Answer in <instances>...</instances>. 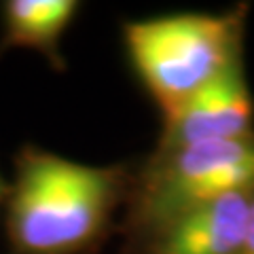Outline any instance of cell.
Returning a JSON list of instances; mask_svg holds the SVG:
<instances>
[{
	"mask_svg": "<svg viewBox=\"0 0 254 254\" xmlns=\"http://www.w3.org/2000/svg\"><path fill=\"white\" fill-rule=\"evenodd\" d=\"M237 254H254V195L250 199V208H248V216H246V227H244L240 252Z\"/></svg>",
	"mask_w": 254,
	"mask_h": 254,
	"instance_id": "7",
	"label": "cell"
},
{
	"mask_svg": "<svg viewBox=\"0 0 254 254\" xmlns=\"http://www.w3.org/2000/svg\"><path fill=\"white\" fill-rule=\"evenodd\" d=\"M76 9L78 2L72 0H11L4 9L6 43L49 53Z\"/></svg>",
	"mask_w": 254,
	"mask_h": 254,
	"instance_id": "6",
	"label": "cell"
},
{
	"mask_svg": "<svg viewBox=\"0 0 254 254\" xmlns=\"http://www.w3.org/2000/svg\"><path fill=\"white\" fill-rule=\"evenodd\" d=\"M252 195H231L174 218L155 231L148 254H237Z\"/></svg>",
	"mask_w": 254,
	"mask_h": 254,
	"instance_id": "5",
	"label": "cell"
},
{
	"mask_svg": "<svg viewBox=\"0 0 254 254\" xmlns=\"http://www.w3.org/2000/svg\"><path fill=\"white\" fill-rule=\"evenodd\" d=\"M244 11L182 13L125 26V45L165 119L197 91L242 62Z\"/></svg>",
	"mask_w": 254,
	"mask_h": 254,
	"instance_id": "2",
	"label": "cell"
},
{
	"mask_svg": "<svg viewBox=\"0 0 254 254\" xmlns=\"http://www.w3.org/2000/svg\"><path fill=\"white\" fill-rule=\"evenodd\" d=\"M0 193H2V187H0Z\"/></svg>",
	"mask_w": 254,
	"mask_h": 254,
	"instance_id": "8",
	"label": "cell"
},
{
	"mask_svg": "<svg viewBox=\"0 0 254 254\" xmlns=\"http://www.w3.org/2000/svg\"><path fill=\"white\" fill-rule=\"evenodd\" d=\"M250 125L252 98L242 62H237L165 119L161 150L237 140L250 136Z\"/></svg>",
	"mask_w": 254,
	"mask_h": 254,
	"instance_id": "4",
	"label": "cell"
},
{
	"mask_svg": "<svg viewBox=\"0 0 254 254\" xmlns=\"http://www.w3.org/2000/svg\"><path fill=\"white\" fill-rule=\"evenodd\" d=\"M115 172L51 153H30L15 185L9 229L30 254L81 248L104 225L115 201Z\"/></svg>",
	"mask_w": 254,
	"mask_h": 254,
	"instance_id": "1",
	"label": "cell"
},
{
	"mask_svg": "<svg viewBox=\"0 0 254 254\" xmlns=\"http://www.w3.org/2000/svg\"><path fill=\"white\" fill-rule=\"evenodd\" d=\"M254 193V133L161 150L140 197V218L159 231L174 218L231 195Z\"/></svg>",
	"mask_w": 254,
	"mask_h": 254,
	"instance_id": "3",
	"label": "cell"
}]
</instances>
